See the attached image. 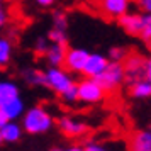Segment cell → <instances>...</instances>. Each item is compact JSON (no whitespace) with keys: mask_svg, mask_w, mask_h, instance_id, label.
I'll return each instance as SVG.
<instances>
[{"mask_svg":"<svg viewBox=\"0 0 151 151\" xmlns=\"http://www.w3.org/2000/svg\"><path fill=\"white\" fill-rule=\"evenodd\" d=\"M22 127L29 134H42V132H46L53 127V117L44 107L37 105V107L29 109L24 114Z\"/></svg>","mask_w":151,"mask_h":151,"instance_id":"cell-1","label":"cell"},{"mask_svg":"<svg viewBox=\"0 0 151 151\" xmlns=\"http://www.w3.org/2000/svg\"><path fill=\"white\" fill-rule=\"evenodd\" d=\"M124 80L132 85L146 80V60L139 55H127L124 60Z\"/></svg>","mask_w":151,"mask_h":151,"instance_id":"cell-2","label":"cell"},{"mask_svg":"<svg viewBox=\"0 0 151 151\" xmlns=\"http://www.w3.org/2000/svg\"><path fill=\"white\" fill-rule=\"evenodd\" d=\"M105 88L95 78H85L78 83V100L85 104H97L105 99Z\"/></svg>","mask_w":151,"mask_h":151,"instance_id":"cell-3","label":"cell"},{"mask_svg":"<svg viewBox=\"0 0 151 151\" xmlns=\"http://www.w3.org/2000/svg\"><path fill=\"white\" fill-rule=\"evenodd\" d=\"M95 80L105 88V92H114V90L124 82V66H122V63L109 61L107 68L104 70V73L99 75Z\"/></svg>","mask_w":151,"mask_h":151,"instance_id":"cell-4","label":"cell"},{"mask_svg":"<svg viewBox=\"0 0 151 151\" xmlns=\"http://www.w3.org/2000/svg\"><path fill=\"white\" fill-rule=\"evenodd\" d=\"M44 75H46V87H49L58 95H63L73 85V80L68 75V71L58 68V66H51L48 71H44Z\"/></svg>","mask_w":151,"mask_h":151,"instance_id":"cell-5","label":"cell"},{"mask_svg":"<svg viewBox=\"0 0 151 151\" xmlns=\"http://www.w3.org/2000/svg\"><path fill=\"white\" fill-rule=\"evenodd\" d=\"M131 4L132 0H93V5L100 10V14L110 19H119L121 15L127 14Z\"/></svg>","mask_w":151,"mask_h":151,"instance_id":"cell-6","label":"cell"},{"mask_svg":"<svg viewBox=\"0 0 151 151\" xmlns=\"http://www.w3.org/2000/svg\"><path fill=\"white\" fill-rule=\"evenodd\" d=\"M88 55L85 49H68L66 51V56H65V66L68 71L71 73H82L83 71V66H85V63L88 60Z\"/></svg>","mask_w":151,"mask_h":151,"instance_id":"cell-7","label":"cell"},{"mask_svg":"<svg viewBox=\"0 0 151 151\" xmlns=\"http://www.w3.org/2000/svg\"><path fill=\"white\" fill-rule=\"evenodd\" d=\"M109 65V58H105L102 55H88V60L83 66V75L88 76V78H97L99 75H102L104 70L107 68Z\"/></svg>","mask_w":151,"mask_h":151,"instance_id":"cell-8","label":"cell"},{"mask_svg":"<svg viewBox=\"0 0 151 151\" xmlns=\"http://www.w3.org/2000/svg\"><path fill=\"white\" fill-rule=\"evenodd\" d=\"M58 126H60L63 134L68 137H80L88 131L87 124L78 121V119H73V117H61Z\"/></svg>","mask_w":151,"mask_h":151,"instance_id":"cell-9","label":"cell"},{"mask_svg":"<svg viewBox=\"0 0 151 151\" xmlns=\"http://www.w3.org/2000/svg\"><path fill=\"white\" fill-rule=\"evenodd\" d=\"M129 151H151V131H134L129 137Z\"/></svg>","mask_w":151,"mask_h":151,"instance_id":"cell-10","label":"cell"},{"mask_svg":"<svg viewBox=\"0 0 151 151\" xmlns=\"http://www.w3.org/2000/svg\"><path fill=\"white\" fill-rule=\"evenodd\" d=\"M119 24L121 27L129 32V34H136L139 36L141 34V29H143V15L141 14H124L119 17Z\"/></svg>","mask_w":151,"mask_h":151,"instance_id":"cell-11","label":"cell"},{"mask_svg":"<svg viewBox=\"0 0 151 151\" xmlns=\"http://www.w3.org/2000/svg\"><path fill=\"white\" fill-rule=\"evenodd\" d=\"M66 44H56V42H53V44H49L48 51L44 53V56H46V61L51 65V66H60V65H63L65 63V56H66Z\"/></svg>","mask_w":151,"mask_h":151,"instance_id":"cell-12","label":"cell"},{"mask_svg":"<svg viewBox=\"0 0 151 151\" xmlns=\"http://www.w3.org/2000/svg\"><path fill=\"white\" fill-rule=\"evenodd\" d=\"M0 109H2L4 114H5L7 121H15V119L21 117L22 112H24V102L21 100V97H17V99H14V100L4 104V105H0Z\"/></svg>","mask_w":151,"mask_h":151,"instance_id":"cell-13","label":"cell"},{"mask_svg":"<svg viewBox=\"0 0 151 151\" xmlns=\"http://www.w3.org/2000/svg\"><path fill=\"white\" fill-rule=\"evenodd\" d=\"M0 132H2L4 141H7V143H15V141H19L21 136H22V127L19 124H15L14 121H7V122L0 127Z\"/></svg>","mask_w":151,"mask_h":151,"instance_id":"cell-14","label":"cell"},{"mask_svg":"<svg viewBox=\"0 0 151 151\" xmlns=\"http://www.w3.org/2000/svg\"><path fill=\"white\" fill-rule=\"evenodd\" d=\"M19 97V87L14 82H0V105Z\"/></svg>","mask_w":151,"mask_h":151,"instance_id":"cell-15","label":"cell"},{"mask_svg":"<svg viewBox=\"0 0 151 151\" xmlns=\"http://www.w3.org/2000/svg\"><path fill=\"white\" fill-rule=\"evenodd\" d=\"M129 93L134 99H148L151 97V82L148 80H141L129 85Z\"/></svg>","mask_w":151,"mask_h":151,"instance_id":"cell-16","label":"cell"},{"mask_svg":"<svg viewBox=\"0 0 151 151\" xmlns=\"http://www.w3.org/2000/svg\"><path fill=\"white\" fill-rule=\"evenodd\" d=\"M22 76L24 80L29 83V85H41V87H46V75L39 71V70H34V68H27L22 71Z\"/></svg>","mask_w":151,"mask_h":151,"instance_id":"cell-17","label":"cell"},{"mask_svg":"<svg viewBox=\"0 0 151 151\" xmlns=\"http://www.w3.org/2000/svg\"><path fill=\"white\" fill-rule=\"evenodd\" d=\"M12 58V42L9 39H0V68L7 66Z\"/></svg>","mask_w":151,"mask_h":151,"instance_id":"cell-18","label":"cell"},{"mask_svg":"<svg viewBox=\"0 0 151 151\" xmlns=\"http://www.w3.org/2000/svg\"><path fill=\"white\" fill-rule=\"evenodd\" d=\"M49 41L56 44H66V31L65 29L53 27L49 31Z\"/></svg>","mask_w":151,"mask_h":151,"instance_id":"cell-19","label":"cell"},{"mask_svg":"<svg viewBox=\"0 0 151 151\" xmlns=\"http://www.w3.org/2000/svg\"><path fill=\"white\" fill-rule=\"evenodd\" d=\"M141 37L151 44V14L143 15V29H141Z\"/></svg>","mask_w":151,"mask_h":151,"instance_id":"cell-20","label":"cell"},{"mask_svg":"<svg viewBox=\"0 0 151 151\" xmlns=\"http://www.w3.org/2000/svg\"><path fill=\"white\" fill-rule=\"evenodd\" d=\"M61 97L66 100V102H76V100H78V85L73 83V85H71V87H70Z\"/></svg>","mask_w":151,"mask_h":151,"instance_id":"cell-21","label":"cell"},{"mask_svg":"<svg viewBox=\"0 0 151 151\" xmlns=\"http://www.w3.org/2000/svg\"><path fill=\"white\" fill-rule=\"evenodd\" d=\"M122 60H126V53L121 48H112L109 51V61H116V63H122Z\"/></svg>","mask_w":151,"mask_h":151,"instance_id":"cell-22","label":"cell"},{"mask_svg":"<svg viewBox=\"0 0 151 151\" xmlns=\"http://www.w3.org/2000/svg\"><path fill=\"white\" fill-rule=\"evenodd\" d=\"M55 27L58 29H65L66 31V17L60 12H56L55 14Z\"/></svg>","mask_w":151,"mask_h":151,"instance_id":"cell-23","label":"cell"},{"mask_svg":"<svg viewBox=\"0 0 151 151\" xmlns=\"http://www.w3.org/2000/svg\"><path fill=\"white\" fill-rule=\"evenodd\" d=\"M48 48H49V41H48V39L41 37V39H37V41H36V51H37V53H46Z\"/></svg>","mask_w":151,"mask_h":151,"instance_id":"cell-24","label":"cell"},{"mask_svg":"<svg viewBox=\"0 0 151 151\" xmlns=\"http://www.w3.org/2000/svg\"><path fill=\"white\" fill-rule=\"evenodd\" d=\"M139 9H143L146 14H151V0H137Z\"/></svg>","mask_w":151,"mask_h":151,"instance_id":"cell-25","label":"cell"},{"mask_svg":"<svg viewBox=\"0 0 151 151\" xmlns=\"http://www.w3.org/2000/svg\"><path fill=\"white\" fill-rule=\"evenodd\" d=\"M5 22H7V14H5V10H4L2 0H0V27H2V26H5Z\"/></svg>","mask_w":151,"mask_h":151,"instance_id":"cell-26","label":"cell"},{"mask_svg":"<svg viewBox=\"0 0 151 151\" xmlns=\"http://www.w3.org/2000/svg\"><path fill=\"white\" fill-rule=\"evenodd\" d=\"M83 150H85V151H105L100 144H95V143L87 144V148H83Z\"/></svg>","mask_w":151,"mask_h":151,"instance_id":"cell-27","label":"cell"},{"mask_svg":"<svg viewBox=\"0 0 151 151\" xmlns=\"http://www.w3.org/2000/svg\"><path fill=\"white\" fill-rule=\"evenodd\" d=\"M146 80L151 82V56L146 60Z\"/></svg>","mask_w":151,"mask_h":151,"instance_id":"cell-28","label":"cell"},{"mask_svg":"<svg viewBox=\"0 0 151 151\" xmlns=\"http://www.w3.org/2000/svg\"><path fill=\"white\" fill-rule=\"evenodd\" d=\"M36 4L41 5V7H49V5L55 4V0H36Z\"/></svg>","mask_w":151,"mask_h":151,"instance_id":"cell-29","label":"cell"},{"mask_svg":"<svg viewBox=\"0 0 151 151\" xmlns=\"http://www.w3.org/2000/svg\"><path fill=\"white\" fill-rule=\"evenodd\" d=\"M5 122H7V117H5V114L2 112V109H0V127H2Z\"/></svg>","mask_w":151,"mask_h":151,"instance_id":"cell-30","label":"cell"},{"mask_svg":"<svg viewBox=\"0 0 151 151\" xmlns=\"http://www.w3.org/2000/svg\"><path fill=\"white\" fill-rule=\"evenodd\" d=\"M66 151H85V150L80 148V146H73V148H70V150H66Z\"/></svg>","mask_w":151,"mask_h":151,"instance_id":"cell-31","label":"cell"},{"mask_svg":"<svg viewBox=\"0 0 151 151\" xmlns=\"http://www.w3.org/2000/svg\"><path fill=\"white\" fill-rule=\"evenodd\" d=\"M51 151H63V150H60V148H53Z\"/></svg>","mask_w":151,"mask_h":151,"instance_id":"cell-32","label":"cell"},{"mask_svg":"<svg viewBox=\"0 0 151 151\" xmlns=\"http://www.w3.org/2000/svg\"><path fill=\"white\" fill-rule=\"evenodd\" d=\"M2 141H4V137H2V132H0V144H2Z\"/></svg>","mask_w":151,"mask_h":151,"instance_id":"cell-33","label":"cell"}]
</instances>
